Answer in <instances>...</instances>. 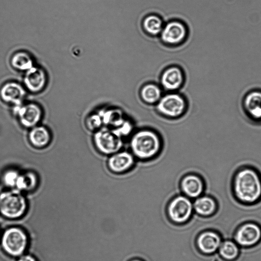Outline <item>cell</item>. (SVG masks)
Here are the masks:
<instances>
[{
  "mask_svg": "<svg viewBox=\"0 0 261 261\" xmlns=\"http://www.w3.org/2000/svg\"><path fill=\"white\" fill-rule=\"evenodd\" d=\"M236 198L244 204H253L261 199V176L255 169L245 166L238 170L232 180Z\"/></svg>",
  "mask_w": 261,
  "mask_h": 261,
  "instance_id": "6da1fadb",
  "label": "cell"
},
{
  "mask_svg": "<svg viewBox=\"0 0 261 261\" xmlns=\"http://www.w3.org/2000/svg\"><path fill=\"white\" fill-rule=\"evenodd\" d=\"M129 146L135 158L149 160L160 152L162 141L155 132L150 129H141L132 135Z\"/></svg>",
  "mask_w": 261,
  "mask_h": 261,
  "instance_id": "7a4b0ae2",
  "label": "cell"
},
{
  "mask_svg": "<svg viewBox=\"0 0 261 261\" xmlns=\"http://www.w3.org/2000/svg\"><path fill=\"white\" fill-rule=\"evenodd\" d=\"M22 192L15 189L0 193V214L7 219L21 218L28 209V202Z\"/></svg>",
  "mask_w": 261,
  "mask_h": 261,
  "instance_id": "3957f363",
  "label": "cell"
},
{
  "mask_svg": "<svg viewBox=\"0 0 261 261\" xmlns=\"http://www.w3.org/2000/svg\"><path fill=\"white\" fill-rule=\"evenodd\" d=\"M1 247L8 255L18 257L25 253L29 245V237L25 231L18 226L5 229L0 238Z\"/></svg>",
  "mask_w": 261,
  "mask_h": 261,
  "instance_id": "277c9868",
  "label": "cell"
},
{
  "mask_svg": "<svg viewBox=\"0 0 261 261\" xmlns=\"http://www.w3.org/2000/svg\"><path fill=\"white\" fill-rule=\"evenodd\" d=\"M93 141L96 150L105 155H110L120 150L123 146L122 138L106 127L94 132Z\"/></svg>",
  "mask_w": 261,
  "mask_h": 261,
  "instance_id": "5b68a950",
  "label": "cell"
},
{
  "mask_svg": "<svg viewBox=\"0 0 261 261\" xmlns=\"http://www.w3.org/2000/svg\"><path fill=\"white\" fill-rule=\"evenodd\" d=\"M187 106L186 100L181 95L172 92L161 97L156 104V109L166 117L176 118L184 114Z\"/></svg>",
  "mask_w": 261,
  "mask_h": 261,
  "instance_id": "8992f818",
  "label": "cell"
},
{
  "mask_svg": "<svg viewBox=\"0 0 261 261\" xmlns=\"http://www.w3.org/2000/svg\"><path fill=\"white\" fill-rule=\"evenodd\" d=\"M193 208L190 198L184 195H179L173 198L167 207L168 216L173 222L181 224L190 218Z\"/></svg>",
  "mask_w": 261,
  "mask_h": 261,
  "instance_id": "52a82bcc",
  "label": "cell"
},
{
  "mask_svg": "<svg viewBox=\"0 0 261 261\" xmlns=\"http://www.w3.org/2000/svg\"><path fill=\"white\" fill-rule=\"evenodd\" d=\"M13 112L20 124L29 129L38 125L43 117L41 108L35 103L16 106Z\"/></svg>",
  "mask_w": 261,
  "mask_h": 261,
  "instance_id": "ba28073f",
  "label": "cell"
},
{
  "mask_svg": "<svg viewBox=\"0 0 261 261\" xmlns=\"http://www.w3.org/2000/svg\"><path fill=\"white\" fill-rule=\"evenodd\" d=\"M160 35L163 43L175 46L181 44L186 40L188 30L185 24L181 21L171 20L164 25Z\"/></svg>",
  "mask_w": 261,
  "mask_h": 261,
  "instance_id": "9c48e42d",
  "label": "cell"
},
{
  "mask_svg": "<svg viewBox=\"0 0 261 261\" xmlns=\"http://www.w3.org/2000/svg\"><path fill=\"white\" fill-rule=\"evenodd\" d=\"M234 239L238 245L243 247L253 246L261 239V228L254 223H244L236 231Z\"/></svg>",
  "mask_w": 261,
  "mask_h": 261,
  "instance_id": "30bf717a",
  "label": "cell"
},
{
  "mask_svg": "<svg viewBox=\"0 0 261 261\" xmlns=\"http://www.w3.org/2000/svg\"><path fill=\"white\" fill-rule=\"evenodd\" d=\"M135 163V158L131 152L120 150L109 155L107 166L113 173L121 174L130 169Z\"/></svg>",
  "mask_w": 261,
  "mask_h": 261,
  "instance_id": "8fae6325",
  "label": "cell"
},
{
  "mask_svg": "<svg viewBox=\"0 0 261 261\" xmlns=\"http://www.w3.org/2000/svg\"><path fill=\"white\" fill-rule=\"evenodd\" d=\"M160 82L165 90L174 92L180 89L184 83V73L181 68L177 66H170L162 72Z\"/></svg>",
  "mask_w": 261,
  "mask_h": 261,
  "instance_id": "7c38bea8",
  "label": "cell"
},
{
  "mask_svg": "<svg viewBox=\"0 0 261 261\" xmlns=\"http://www.w3.org/2000/svg\"><path fill=\"white\" fill-rule=\"evenodd\" d=\"M180 188L183 194L189 198L200 196L204 190L202 179L195 174H188L181 179Z\"/></svg>",
  "mask_w": 261,
  "mask_h": 261,
  "instance_id": "4fadbf2b",
  "label": "cell"
},
{
  "mask_svg": "<svg viewBox=\"0 0 261 261\" xmlns=\"http://www.w3.org/2000/svg\"><path fill=\"white\" fill-rule=\"evenodd\" d=\"M243 109L248 118L253 121H261V91L253 90L244 97Z\"/></svg>",
  "mask_w": 261,
  "mask_h": 261,
  "instance_id": "5bb4252c",
  "label": "cell"
},
{
  "mask_svg": "<svg viewBox=\"0 0 261 261\" xmlns=\"http://www.w3.org/2000/svg\"><path fill=\"white\" fill-rule=\"evenodd\" d=\"M222 242L220 236L217 232L206 231L199 235L197 245L201 252L210 254L218 250Z\"/></svg>",
  "mask_w": 261,
  "mask_h": 261,
  "instance_id": "9a60e30c",
  "label": "cell"
},
{
  "mask_svg": "<svg viewBox=\"0 0 261 261\" xmlns=\"http://www.w3.org/2000/svg\"><path fill=\"white\" fill-rule=\"evenodd\" d=\"M28 139L33 147L36 148H43L50 143L51 135L46 127L38 124L30 128L28 134Z\"/></svg>",
  "mask_w": 261,
  "mask_h": 261,
  "instance_id": "2e32d148",
  "label": "cell"
},
{
  "mask_svg": "<svg viewBox=\"0 0 261 261\" xmlns=\"http://www.w3.org/2000/svg\"><path fill=\"white\" fill-rule=\"evenodd\" d=\"M24 94L23 89L16 83H8L5 85L0 92L1 97L4 101L13 103L16 106L20 105Z\"/></svg>",
  "mask_w": 261,
  "mask_h": 261,
  "instance_id": "e0dca14e",
  "label": "cell"
},
{
  "mask_svg": "<svg viewBox=\"0 0 261 261\" xmlns=\"http://www.w3.org/2000/svg\"><path fill=\"white\" fill-rule=\"evenodd\" d=\"M46 82V76L43 71L35 68H30L25 78V83L28 89L33 92L41 91Z\"/></svg>",
  "mask_w": 261,
  "mask_h": 261,
  "instance_id": "ac0fdd59",
  "label": "cell"
},
{
  "mask_svg": "<svg viewBox=\"0 0 261 261\" xmlns=\"http://www.w3.org/2000/svg\"><path fill=\"white\" fill-rule=\"evenodd\" d=\"M103 125L108 128L114 130L120 126L126 120L121 111L117 109H111L99 112Z\"/></svg>",
  "mask_w": 261,
  "mask_h": 261,
  "instance_id": "d6986e66",
  "label": "cell"
},
{
  "mask_svg": "<svg viewBox=\"0 0 261 261\" xmlns=\"http://www.w3.org/2000/svg\"><path fill=\"white\" fill-rule=\"evenodd\" d=\"M195 211L200 216H209L213 215L217 209V203L213 197L200 196L195 198L193 204Z\"/></svg>",
  "mask_w": 261,
  "mask_h": 261,
  "instance_id": "ffe728a7",
  "label": "cell"
},
{
  "mask_svg": "<svg viewBox=\"0 0 261 261\" xmlns=\"http://www.w3.org/2000/svg\"><path fill=\"white\" fill-rule=\"evenodd\" d=\"M38 184L37 175L33 171H27L19 173L15 189L23 192H31L35 189Z\"/></svg>",
  "mask_w": 261,
  "mask_h": 261,
  "instance_id": "44dd1931",
  "label": "cell"
},
{
  "mask_svg": "<svg viewBox=\"0 0 261 261\" xmlns=\"http://www.w3.org/2000/svg\"><path fill=\"white\" fill-rule=\"evenodd\" d=\"M140 94L141 99L149 105L156 104L162 96L161 88L154 83L144 85L140 89Z\"/></svg>",
  "mask_w": 261,
  "mask_h": 261,
  "instance_id": "7402d4cb",
  "label": "cell"
},
{
  "mask_svg": "<svg viewBox=\"0 0 261 261\" xmlns=\"http://www.w3.org/2000/svg\"><path fill=\"white\" fill-rule=\"evenodd\" d=\"M142 25L147 34L154 36L160 34L164 24L160 16L155 14H150L144 18Z\"/></svg>",
  "mask_w": 261,
  "mask_h": 261,
  "instance_id": "603a6c76",
  "label": "cell"
},
{
  "mask_svg": "<svg viewBox=\"0 0 261 261\" xmlns=\"http://www.w3.org/2000/svg\"><path fill=\"white\" fill-rule=\"evenodd\" d=\"M218 250L221 257L228 261L235 259L239 254L238 245L230 240L222 242Z\"/></svg>",
  "mask_w": 261,
  "mask_h": 261,
  "instance_id": "cb8c5ba5",
  "label": "cell"
},
{
  "mask_svg": "<svg viewBox=\"0 0 261 261\" xmlns=\"http://www.w3.org/2000/svg\"><path fill=\"white\" fill-rule=\"evenodd\" d=\"M12 64L19 70H27L32 68V60L30 56L24 52L15 54L12 59Z\"/></svg>",
  "mask_w": 261,
  "mask_h": 261,
  "instance_id": "d4e9b609",
  "label": "cell"
},
{
  "mask_svg": "<svg viewBox=\"0 0 261 261\" xmlns=\"http://www.w3.org/2000/svg\"><path fill=\"white\" fill-rule=\"evenodd\" d=\"M85 124L88 129L94 132L102 128L103 122L100 113H93L87 116Z\"/></svg>",
  "mask_w": 261,
  "mask_h": 261,
  "instance_id": "484cf974",
  "label": "cell"
},
{
  "mask_svg": "<svg viewBox=\"0 0 261 261\" xmlns=\"http://www.w3.org/2000/svg\"><path fill=\"white\" fill-rule=\"evenodd\" d=\"M20 172L13 169L6 171L2 177L3 183L10 188H15L16 181Z\"/></svg>",
  "mask_w": 261,
  "mask_h": 261,
  "instance_id": "4316f807",
  "label": "cell"
},
{
  "mask_svg": "<svg viewBox=\"0 0 261 261\" xmlns=\"http://www.w3.org/2000/svg\"><path fill=\"white\" fill-rule=\"evenodd\" d=\"M17 261H38V260L31 254L24 253L18 257Z\"/></svg>",
  "mask_w": 261,
  "mask_h": 261,
  "instance_id": "83f0119b",
  "label": "cell"
},
{
  "mask_svg": "<svg viewBox=\"0 0 261 261\" xmlns=\"http://www.w3.org/2000/svg\"><path fill=\"white\" fill-rule=\"evenodd\" d=\"M130 261H142V260H140V259H135L132 260H130Z\"/></svg>",
  "mask_w": 261,
  "mask_h": 261,
  "instance_id": "f1b7e54d",
  "label": "cell"
},
{
  "mask_svg": "<svg viewBox=\"0 0 261 261\" xmlns=\"http://www.w3.org/2000/svg\"><path fill=\"white\" fill-rule=\"evenodd\" d=\"M0 238H1V231H0Z\"/></svg>",
  "mask_w": 261,
  "mask_h": 261,
  "instance_id": "f546056e",
  "label": "cell"
}]
</instances>
